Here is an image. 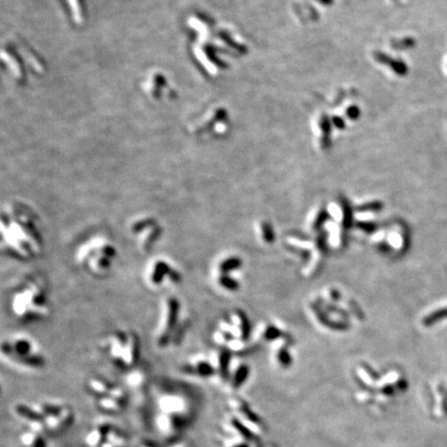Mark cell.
I'll list each match as a JSON object with an SVG mask.
<instances>
[{
	"label": "cell",
	"mask_w": 447,
	"mask_h": 447,
	"mask_svg": "<svg viewBox=\"0 0 447 447\" xmlns=\"http://www.w3.org/2000/svg\"><path fill=\"white\" fill-rule=\"evenodd\" d=\"M119 252L105 234H95L82 242L75 251L76 264L93 279H105L113 271Z\"/></svg>",
	"instance_id": "cell-3"
},
{
	"label": "cell",
	"mask_w": 447,
	"mask_h": 447,
	"mask_svg": "<svg viewBox=\"0 0 447 447\" xmlns=\"http://www.w3.org/2000/svg\"><path fill=\"white\" fill-rule=\"evenodd\" d=\"M444 319H447V307L438 309V311L432 313L431 315L427 316L424 319L423 322H424L425 325L431 326V325H434L435 323H437L438 321H441V320H444Z\"/></svg>",
	"instance_id": "cell-14"
},
{
	"label": "cell",
	"mask_w": 447,
	"mask_h": 447,
	"mask_svg": "<svg viewBox=\"0 0 447 447\" xmlns=\"http://www.w3.org/2000/svg\"><path fill=\"white\" fill-rule=\"evenodd\" d=\"M128 229L137 247L144 254L151 253L164 235L161 221L151 214H140L133 217Z\"/></svg>",
	"instance_id": "cell-8"
},
{
	"label": "cell",
	"mask_w": 447,
	"mask_h": 447,
	"mask_svg": "<svg viewBox=\"0 0 447 447\" xmlns=\"http://www.w3.org/2000/svg\"><path fill=\"white\" fill-rule=\"evenodd\" d=\"M181 372L197 378H210L216 375L214 363L204 356H195L188 359L181 366Z\"/></svg>",
	"instance_id": "cell-10"
},
{
	"label": "cell",
	"mask_w": 447,
	"mask_h": 447,
	"mask_svg": "<svg viewBox=\"0 0 447 447\" xmlns=\"http://www.w3.org/2000/svg\"><path fill=\"white\" fill-rule=\"evenodd\" d=\"M240 266V260L234 256H230L221 259L215 268V282L224 290L234 291L238 285L236 281L231 278L230 273Z\"/></svg>",
	"instance_id": "cell-9"
},
{
	"label": "cell",
	"mask_w": 447,
	"mask_h": 447,
	"mask_svg": "<svg viewBox=\"0 0 447 447\" xmlns=\"http://www.w3.org/2000/svg\"><path fill=\"white\" fill-rule=\"evenodd\" d=\"M100 350L115 368L129 371L139 363L142 343L132 329H115L101 339Z\"/></svg>",
	"instance_id": "cell-5"
},
{
	"label": "cell",
	"mask_w": 447,
	"mask_h": 447,
	"mask_svg": "<svg viewBox=\"0 0 447 447\" xmlns=\"http://www.w3.org/2000/svg\"><path fill=\"white\" fill-rule=\"evenodd\" d=\"M125 405H126V402H122L119 400L113 399L111 397H105L101 399H97L98 408L101 411L108 412V413H118V412H120L124 409Z\"/></svg>",
	"instance_id": "cell-12"
},
{
	"label": "cell",
	"mask_w": 447,
	"mask_h": 447,
	"mask_svg": "<svg viewBox=\"0 0 447 447\" xmlns=\"http://www.w3.org/2000/svg\"><path fill=\"white\" fill-rule=\"evenodd\" d=\"M143 279L149 290L166 291L180 286L183 283V273L170 258L158 256L147 262Z\"/></svg>",
	"instance_id": "cell-7"
},
{
	"label": "cell",
	"mask_w": 447,
	"mask_h": 447,
	"mask_svg": "<svg viewBox=\"0 0 447 447\" xmlns=\"http://www.w3.org/2000/svg\"><path fill=\"white\" fill-rule=\"evenodd\" d=\"M2 251L15 260L29 262L39 259L45 249V238L39 215L19 201L8 202L0 217Z\"/></svg>",
	"instance_id": "cell-1"
},
{
	"label": "cell",
	"mask_w": 447,
	"mask_h": 447,
	"mask_svg": "<svg viewBox=\"0 0 447 447\" xmlns=\"http://www.w3.org/2000/svg\"><path fill=\"white\" fill-rule=\"evenodd\" d=\"M50 290L40 277H27L17 284L8 298L12 317L23 324L45 321L51 315Z\"/></svg>",
	"instance_id": "cell-2"
},
{
	"label": "cell",
	"mask_w": 447,
	"mask_h": 447,
	"mask_svg": "<svg viewBox=\"0 0 447 447\" xmlns=\"http://www.w3.org/2000/svg\"><path fill=\"white\" fill-rule=\"evenodd\" d=\"M140 447H154V446H152L150 444H142Z\"/></svg>",
	"instance_id": "cell-15"
},
{
	"label": "cell",
	"mask_w": 447,
	"mask_h": 447,
	"mask_svg": "<svg viewBox=\"0 0 447 447\" xmlns=\"http://www.w3.org/2000/svg\"><path fill=\"white\" fill-rule=\"evenodd\" d=\"M188 328V320L181 299L167 294L160 307L156 329L153 332L154 344L159 349H169L182 342Z\"/></svg>",
	"instance_id": "cell-4"
},
{
	"label": "cell",
	"mask_w": 447,
	"mask_h": 447,
	"mask_svg": "<svg viewBox=\"0 0 447 447\" xmlns=\"http://www.w3.org/2000/svg\"><path fill=\"white\" fill-rule=\"evenodd\" d=\"M21 440L25 447H47L43 436L33 431L24 433Z\"/></svg>",
	"instance_id": "cell-13"
},
{
	"label": "cell",
	"mask_w": 447,
	"mask_h": 447,
	"mask_svg": "<svg viewBox=\"0 0 447 447\" xmlns=\"http://www.w3.org/2000/svg\"><path fill=\"white\" fill-rule=\"evenodd\" d=\"M114 384L111 383L109 380L105 379L102 377H92L88 380L87 390L90 392V394L94 395L96 399L105 398L110 393L112 390Z\"/></svg>",
	"instance_id": "cell-11"
},
{
	"label": "cell",
	"mask_w": 447,
	"mask_h": 447,
	"mask_svg": "<svg viewBox=\"0 0 447 447\" xmlns=\"http://www.w3.org/2000/svg\"><path fill=\"white\" fill-rule=\"evenodd\" d=\"M2 356L8 363L27 370H43L47 365L38 343L26 333H14L4 339Z\"/></svg>",
	"instance_id": "cell-6"
}]
</instances>
